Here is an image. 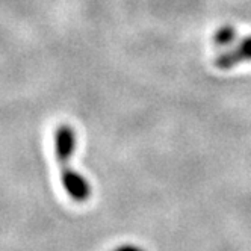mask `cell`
Wrapping results in <instances>:
<instances>
[{"instance_id": "obj_3", "label": "cell", "mask_w": 251, "mask_h": 251, "mask_svg": "<svg viewBox=\"0 0 251 251\" xmlns=\"http://www.w3.org/2000/svg\"><path fill=\"white\" fill-rule=\"evenodd\" d=\"M236 37H238L236 27H233L231 25H224L217 32H215L213 43H215V46H218V47H226V46H230L233 41H235Z\"/></svg>"}, {"instance_id": "obj_1", "label": "cell", "mask_w": 251, "mask_h": 251, "mask_svg": "<svg viewBox=\"0 0 251 251\" xmlns=\"http://www.w3.org/2000/svg\"><path fill=\"white\" fill-rule=\"evenodd\" d=\"M76 150V133L73 127L68 124H61L55 130V156L59 167V177L64 191L68 197L76 203H85L91 197V185L82 176L71 167L70 160Z\"/></svg>"}, {"instance_id": "obj_4", "label": "cell", "mask_w": 251, "mask_h": 251, "mask_svg": "<svg viewBox=\"0 0 251 251\" xmlns=\"http://www.w3.org/2000/svg\"><path fill=\"white\" fill-rule=\"evenodd\" d=\"M112 251H146V250L139 245H135V244H123V245L114 248Z\"/></svg>"}, {"instance_id": "obj_2", "label": "cell", "mask_w": 251, "mask_h": 251, "mask_svg": "<svg viewBox=\"0 0 251 251\" xmlns=\"http://www.w3.org/2000/svg\"><path fill=\"white\" fill-rule=\"evenodd\" d=\"M247 61H251V35L242 38L235 47L218 55L215 59V65L220 70H230Z\"/></svg>"}]
</instances>
